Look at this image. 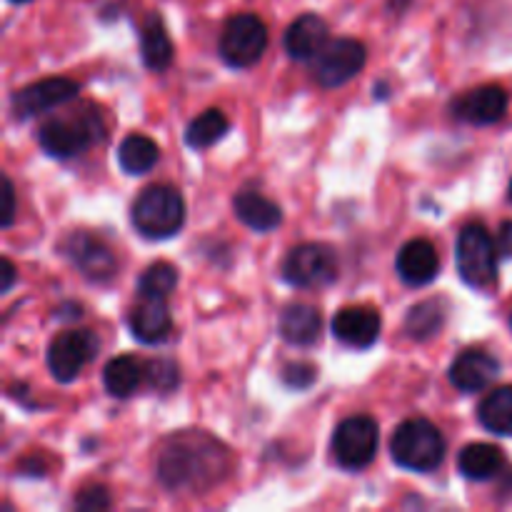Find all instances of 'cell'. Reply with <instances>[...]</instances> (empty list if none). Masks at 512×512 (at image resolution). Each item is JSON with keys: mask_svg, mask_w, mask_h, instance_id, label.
<instances>
[{"mask_svg": "<svg viewBox=\"0 0 512 512\" xmlns=\"http://www.w3.org/2000/svg\"><path fill=\"white\" fill-rule=\"evenodd\" d=\"M265 48H268V28L253 13H240L230 18L220 33V58L230 68H250L263 58Z\"/></svg>", "mask_w": 512, "mask_h": 512, "instance_id": "obj_6", "label": "cell"}, {"mask_svg": "<svg viewBox=\"0 0 512 512\" xmlns=\"http://www.w3.org/2000/svg\"><path fill=\"white\" fill-rule=\"evenodd\" d=\"M100 343L93 330H65L48 348V368L58 383H73L80 370L95 358Z\"/></svg>", "mask_w": 512, "mask_h": 512, "instance_id": "obj_10", "label": "cell"}, {"mask_svg": "<svg viewBox=\"0 0 512 512\" xmlns=\"http://www.w3.org/2000/svg\"><path fill=\"white\" fill-rule=\"evenodd\" d=\"M315 378H318V370L310 363H288L283 368V383L288 388L305 390L315 383Z\"/></svg>", "mask_w": 512, "mask_h": 512, "instance_id": "obj_30", "label": "cell"}, {"mask_svg": "<svg viewBox=\"0 0 512 512\" xmlns=\"http://www.w3.org/2000/svg\"><path fill=\"white\" fill-rule=\"evenodd\" d=\"M365 45L355 38L330 40L313 58V75L323 88H340L365 68Z\"/></svg>", "mask_w": 512, "mask_h": 512, "instance_id": "obj_9", "label": "cell"}, {"mask_svg": "<svg viewBox=\"0 0 512 512\" xmlns=\"http://www.w3.org/2000/svg\"><path fill=\"white\" fill-rule=\"evenodd\" d=\"M230 130V120L223 110L210 108L205 113H200L193 123L185 130V143L195 150H205L210 145H215L218 140L225 138V133Z\"/></svg>", "mask_w": 512, "mask_h": 512, "instance_id": "obj_27", "label": "cell"}, {"mask_svg": "<svg viewBox=\"0 0 512 512\" xmlns=\"http://www.w3.org/2000/svg\"><path fill=\"white\" fill-rule=\"evenodd\" d=\"M448 375L453 388H458L460 393H480L493 380H498L500 363L485 350H468L455 358Z\"/></svg>", "mask_w": 512, "mask_h": 512, "instance_id": "obj_17", "label": "cell"}, {"mask_svg": "<svg viewBox=\"0 0 512 512\" xmlns=\"http://www.w3.org/2000/svg\"><path fill=\"white\" fill-rule=\"evenodd\" d=\"M105 138L103 118L95 108L73 110L68 115L48 118L38 128V143L50 158H75Z\"/></svg>", "mask_w": 512, "mask_h": 512, "instance_id": "obj_2", "label": "cell"}, {"mask_svg": "<svg viewBox=\"0 0 512 512\" xmlns=\"http://www.w3.org/2000/svg\"><path fill=\"white\" fill-rule=\"evenodd\" d=\"M280 338L288 345H295V348H308L315 340L320 338V330H323V315H320L318 308L313 305L295 303L288 305L280 315Z\"/></svg>", "mask_w": 512, "mask_h": 512, "instance_id": "obj_19", "label": "cell"}, {"mask_svg": "<svg viewBox=\"0 0 512 512\" xmlns=\"http://www.w3.org/2000/svg\"><path fill=\"white\" fill-rule=\"evenodd\" d=\"M13 283H15V268H13V263L5 258L3 260V285H0V290H3V293H8V290L13 288Z\"/></svg>", "mask_w": 512, "mask_h": 512, "instance_id": "obj_34", "label": "cell"}, {"mask_svg": "<svg viewBox=\"0 0 512 512\" xmlns=\"http://www.w3.org/2000/svg\"><path fill=\"white\" fill-rule=\"evenodd\" d=\"M235 215L243 225H248L255 233H270L283 223V210L278 203H273L265 195L255 193V190H243L233 198Z\"/></svg>", "mask_w": 512, "mask_h": 512, "instance_id": "obj_20", "label": "cell"}, {"mask_svg": "<svg viewBox=\"0 0 512 512\" xmlns=\"http://www.w3.org/2000/svg\"><path fill=\"white\" fill-rule=\"evenodd\" d=\"M133 228L143 238L165 240L185 225V200L173 185H150L135 198L130 210Z\"/></svg>", "mask_w": 512, "mask_h": 512, "instance_id": "obj_3", "label": "cell"}, {"mask_svg": "<svg viewBox=\"0 0 512 512\" xmlns=\"http://www.w3.org/2000/svg\"><path fill=\"white\" fill-rule=\"evenodd\" d=\"M510 325H512V318H510Z\"/></svg>", "mask_w": 512, "mask_h": 512, "instance_id": "obj_37", "label": "cell"}, {"mask_svg": "<svg viewBox=\"0 0 512 512\" xmlns=\"http://www.w3.org/2000/svg\"><path fill=\"white\" fill-rule=\"evenodd\" d=\"M145 383L158 393H170L178 388L180 370L170 358H155L145 363Z\"/></svg>", "mask_w": 512, "mask_h": 512, "instance_id": "obj_29", "label": "cell"}, {"mask_svg": "<svg viewBox=\"0 0 512 512\" xmlns=\"http://www.w3.org/2000/svg\"><path fill=\"white\" fill-rule=\"evenodd\" d=\"M80 93V85L70 78H45L38 83L28 85V88L18 90L10 98V110L15 118H33V115L53 110L58 105L68 103Z\"/></svg>", "mask_w": 512, "mask_h": 512, "instance_id": "obj_11", "label": "cell"}, {"mask_svg": "<svg viewBox=\"0 0 512 512\" xmlns=\"http://www.w3.org/2000/svg\"><path fill=\"white\" fill-rule=\"evenodd\" d=\"M508 460L498 445L470 443L460 450L458 470L468 480H493L505 470Z\"/></svg>", "mask_w": 512, "mask_h": 512, "instance_id": "obj_21", "label": "cell"}, {"mask_svg": "<svg viewBox=\"0 0 512 512\" xmlns=\"http://www.w3.org/2000/svg\"><path fill=\"white\" fill-rule=\"evenodd\" d=\"M280 275L293 288H325L338 278V258L323 243H303L285 255Z\"/></svg>", "mask_w": 512, "mask_h": 512, "instance_id": "obj_7", "label": "cell"}, {"mask_svg": "<svg viewBox=\"0 0 512 512\" xmlns=\"http://www.w3.org/2000/svg\"><path fill=\"white\" fill-rule=\"evenodd\" d=\"M63 255L75 265L78 273H83L93 283H105V280L113 278L115 268H118L108 245H103L98 238L83 233V230L63 240Z\"/></svg>", "mask_w": 512, "mask_h": 512, "instance_id": "obj_12", "label": "cell"}, {"mask_svg": "<svg viewBox=\"0 0 512 512\" xmlns=\"http://www.w3.org/2000/svg\"><path fill=\"white\" fill-rule=\"evenodd\" d=\"M228 468V450L208 433H175L158 450V480L168 490H205Z\"/></svg>", "mask_w": 512, "mask_h": 512, "instance_id": "obj_1", "label": "cell"}, {"mask_svg": "<svg viewBox=\"0 0 512 512\" xmlns=\"http://www.w3.org/2000/svg\"><path fill=\"white\" fill-rule=\"evenodd\" d=\"M380 330H383V318L378 310L368 305H348L338 310L333 318V335L343 345L355 350H365L378 343Z\"/></svg>", "mask_w": 512, "mask_h": 512, "instance_id": "obj_13", "label": "cell"}, {"mask_svg": "<svg viewBox=\"0 0 512 512\" xmlns=\"http://www.w3.org/2000/svg\"><path fill=\"white\" fill-rule=\"evenodd\" d=\"M160 148L148 135L133 133L118 145V165L128 175H145L158 165Z\"/></svg>", "mask_w": 512, "mask_h": 512, "instance_id": "obj_25", "label": "cell"}, {"mask_svg": "<svg viewBox=\"0 0 512 512\" xmlns=\"http://www.w3.org/2000/svg\"><path fill=\"white\" fill-rule=\"evenodd\" d=\"M495 248L500 258H512V220H505L495 235Z\"/></svg>", "mask_w": 512, "mask_h": 512, "instance_id": "obj_33", "label": "cell"}, {"mask_svg": "<svg viewBox=\"0 0 512 512\" xmlns=\"http://www.w3.org/2000/svg\"><path fill=\"white\" fill-rule=\"evenodd\" d=\"M478 420L488 433L508 438L512 435V385L495 388L478 405Z\"/></svg>", "mask_w": 512, "mask_h": 512, "instance_id": "obj_24", "label": "cell"}, {"mask_svg": "<svg viewBox=\"0 0 512 512\" xmlns=\"http://www.w3.org/2000/svg\"><path fill=\"white\" fill-rule=\"evenodd\" d=\"M395 268H398L400 280L405 285H413V288H423V285L433 283L438 278L440 270V258L438 250L430 240L415 238L400 248L398 260H395Z\"/></svg>", "mask_w": 512, "mask_h": 512, "instance_id": "obj_15", "label": "cell"}, {"mask_svg": "<svg viewBox=\"0 0 512 512\" xmlns=\"http://www.w3.org/2000/svg\"><path fill=\"white\" fill-rule=\"evenodd\" d=\"M390 455L400 468L413 473H433L445 460V438L430 420H405L393 433Z\"/></svg>", "mask_w": 512, "mask_h": 512, "instance_id": "obj_4", "label": "cell"}, {"mask_svg": "<svg viewBox=\"0 0 512 512\" xmlns=\"http://www.w3.org/2000/svg\"><path fill=\"white\" fill-rule=\"evenodd\" d=\"M328 23L320 15L305 13L285 30V53L293 60H313L328 45Z\"/></svg>", "mask_w": 512, "mask_h": 512, "instance_id": "obj_18", "label": "cell"}, {"mask_svg": "<svg viewBox=\"0 0 512 512\" xmlns=\"http://www.w3.org/2000/svg\"><path fill=\"white\" fill-rule=\"evenodd\" d=\"M510 203H512V183H510Z\"/></svg>", "mask_w": 512, "mask_h": 512, "instance_id": "obj_36", "label": "cell"}, {"mask_svg": "<svg viewBox=\"0 0 512 512\" xmlns=\"http://www.w3.org/2000/svg\"><path fill=\"white\" fill-rule=\"evenodd\" d=\"M10 3H28V0H10Z\"/></svg>", "mask_w": 512, "mask_h": 512, "instance_id": "obj_35", "label": "cell"}, {"mask_svg": "<svg viewBox=\"0 0 512 512\" xmlns=\"http://www.w3.org/2000/svg\"><path fill=\"white\" fill-rule=\"evenodd\" d=\"M178 285V270L170 263H155L138 278V298H165Z\"/></svg>", "mask_w": 512, "mask_h": 512, "instance_id": "obj_28", "label": "cell"}, {"mask_svg": "<svg viewBox=\"0 0 512 512\" xmlns=\"http://www.w3.org/2000/svg\"><path fill=\"white\" fill-rule=\"evenodd\" d=\"M453 113L470 125H493L508 113V93L500 85H480L455 100Z\"/></svg>", "mask_w": 512, "mask_h": 512, "instance_id": "obj_14", "label": "cell"}, {"mask_svg": "<svg viewBox=\"0 0 512 512\" xmlns=\"http://www.w3.org/2000/svg\"><path fill=\"white\" fill-rule=\"evenodd\" d=\"M80 510H105L110 508V495L108 490L100 488V485H90L83 493H78V500H75Z\"/></svg>", "mask_w": 512, "mask_h": 512, "instance_id": "obj_31", "label": "cell"}, {"mask_svg": "<svg viewBox=\"0 0 512 512\" xmlns=\"http://www.w3.org/2000/svg\"><path fill=\"white\" fill-rule=\"evenodd\" d=\"M145 383V363L133 355L113 358L103 370V385L113 398H130Z\"/></svg>", "mask_w": 512, "mask_h": 512, "instance_id": "obj_23", "label": "cell"}, {"mask_svg": "<svg viewBox=\"0 0 512 512\" xmlns=\"http://www.w3.org/2000/svg\"><path fill=\"white\" fill-rule=\"evenodd\" d=\"M130 333L145 345H160L170 338L173 318H170L168 300L165 298H140V303L130 310Z\"/></svg>", "mask_w": 512, "mask_h": 512, "instance_id": "obj_16", "label": "cell"}, {"mask_svg": "<svg viewBox=\"0 0 512 512\" xmlns=\"http://www.w3.org/2000/svg\"><path fill=\"white\" fill-rule=\"evenodd\" d=\"M445 318V303L440 298L423 300V303L413 305L405 315V333L413 340H430L443 330Z\"/></svg>", "mask_w": 512, "mask_h": 512, "instance_id": "obj_26", "label": "cell"}, {"mask_svg": "<svg viewBox=\"0 0 512 512\" xmlns=\"http://www.w3.org/2000/svg\"><path fill=\"white\" fill-rule=\"evenodd\" d=\"M140 55L148 70L163 73L173 63V40L158 15H148L140 30Z\"/></svg>", "mask_w": 512, "mask_h": 512, "instance_id": "obj_22", "label": "cell"}, {"mask_svg": "<svg viewBox=\"0 0 512 512\" xmlns=\"http://www.w3.org/2000/svg\"><path fill=\"white\" fill-rule=\"evenodd\" d=\"M455 255H458V273L465 285L475 290L493 288L498 280V248L485 225L468 223L458 233L455 243Z\"/></svg>", "mask_w": 512, "mask_h": 512, "instance_id": "obj_5", "label": "cell"}, {"mask_svg": "<svg viewBox=\"0 0 512 512\" xmlns=\"http://www.w3.org/2000/svg\"><path fill=\"white\" fill-rule=\"evenodd\" d=\"M15 220V188L13 180L3 175V228H10Z\"/></svg>", "mask_w": 512, "mask_h": 512, "instance_id": "obj_32", "label": "cell"}, {"mask_svg": "<svg viewBox=\"0 0 512 512\" xmlns=\"http://www.w3.org/2000/svg\"><path fill=\"white\" fill-rule=\"evenodd\" d=\"M335 463L343 470H363L378 455V425L368 415L345 418L333 433Z\"/></svg>", "mask_w": 512, "mask_h": 512, "instance_id": "obj_8", "label": "cell"}]
</instances>
